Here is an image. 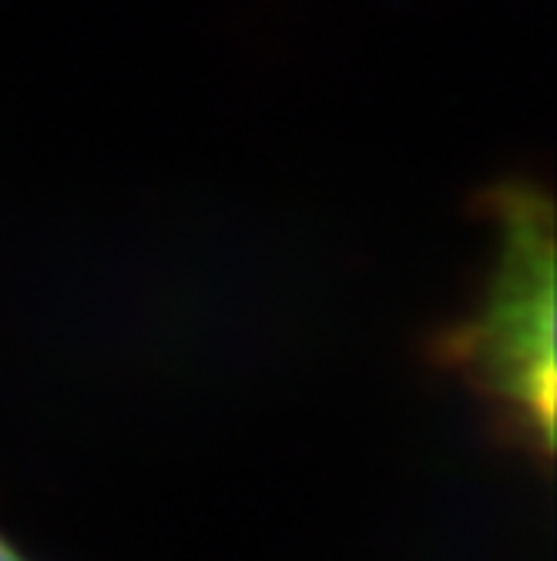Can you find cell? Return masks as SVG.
Masks as SVG:
<instances>
[{
  "label": "cell",
  "mask_w": 557,
  "mask_h": 561,
  "mask_svg": "<svg viewBox=\"0 0 557 561\" xmlns=\"http://www.w3.org/2000/svg\"><path fill=\"white\" fill-rule=\"evenodd\" d=\"M453 360L524 424L544 454L554 447V256L544 219L518 216L503 270L484 313L450 343Z\"/></svg>",
  "instance_id": "6da1fadb"
},
{
  "label": "cell",
  "mask_w": 557,
  "mask_h": 561,
  "mask_svg": "<svg viewBox=\"0 0 557 561\" xmlns=\"http://www.w3.org/2000/svg\"><path fill=\"white\" fill-rule=\"evenodd\" d=\"M0 561H24V558H21V554H18L4 538H0Z\"/></svg>",
  "instance_id": "7a4b0ae2"
}]
</instances>
